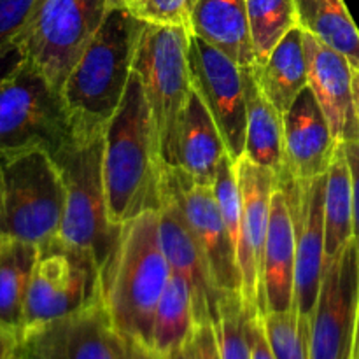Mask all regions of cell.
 Segmentation results:
<instances>
[{
    "mask_svg": "<svg viewBox=\"0 0 359 359\" xmlns=\"http://www.w3.org/2000/svg\"><path fill=\"white\" fill-rule=\"evenodd\" d=\"M189 34L219 49L241 67L256 63L245 0H195Z\"/></svg>",
    "mask_w": 359,
    "mask_h": 359,
    "instance_id": "d6986e66",
    "label": "cell"
},
{
    "mask_svg": "<svg viewBox=\"0 0 359 359\" xmlns=\"http://www.w3.org/2000/svg\"><path fill=\"white\" fill-rule=\"evenodd\" d=\"M359 309V252L354 241L328 263L312 314V359H354Z\"/></svg>",
    "mask_w": 359,
    "mask_h": 359,
    "instance_id": "8fae6325",
    "label": "cell"
},
{
    "mask_svg": "<svg viewBox=\"0 0 359 359\" xmlns=\"http://www.w3.org/2000/svg\"><path fill=\"white\" fill-rule=\"evenodd\" d=\"M144 27L146 23L133 16L121 0H112L93 41L67 77L63 100L83 139L104 133L118 111Z\"/></svg>",
    "mask_w": 359,
    "mask_h": 359,
    "instance_id": "3957f363",
    "label": "cell"
},
{
    "mask_svg": "<svg viewBox=\"0 0 359 359\" xmlns=\"http://www.w3.org/2000/svg\"><path fill=\"white\" fill-rule=\"evenodd\" d=\"M188 62L191 86L202 98L233 161L245 153L244 72L237 62L189 34Z\"/></svg>",
    "mask_w": 359,
    "mask_h": 359,
    "instance_id": "30bf717a",
    "label": "cell"
},
{
    "mask_svg": "<svg viewBox=\"0 0 359 359\" xmlns=\"http://www.w3.org/2000/svg\"><path fill=\"white\" fill-rule=\"evenodd\" d=\"M21 359H125V339L116 332L104 302L21 333Z\"/></svg>",
    "mask_w": 359,
    "mask_h": 359,
    "instance_id": "7c38bea8",
    "label": "cell"
},
{
    "mask_svg": "<svg viewBox=\"0 0 359 359\" xmlns=\"http://www.w3.org/2000/svg\"><path fill=\"white\" fill-rule=\"evenodd\" d=\"M125 359H158L156 354L140 344L125 340Z\"/></svg>",
    "mask_w": 359,
    "mask_h": 359,
    "instance_id": "74e56055",
    "label": "cell"
},
{
    "mask_svg": "<svg viewBox=\"0 0 359 359\" xmlns=\"http://www.w3.org/2000/svg\"><path fill=\"white\" fill-rule=\"evenodd\" d=\"M294 262L297 228L286 189L277 182L272 195V210L258 280V312H286L294 300Z\"/></svg>",
    "mask_w": 359,
    "mask_h": 359,
    "instance_id": "e0dca14e",
    "label": "cell"
},
{
    "mask_svg": "<svg viewBox=\"0 0 359 359\" xmlns=\"http://www.w3.org/2000/svg\"><path fill=\"white\" fill-rule=\"evenodd\" d=\"M339 146L321 105L305 88L284 112V175L300 184L326 175Z\"/></svg>",
    "mask_w": 359,
    "mask_h": 359,
    "instance_id": "2e32d148",
    "label": "cell"
},
{
    "mask_svg": "<svg viewBox=\"0 0 359 359\" xmlns=\"http://www.w3.org/2000/svg\"><path fill=\"white\" fill-rule=\"evenodd\" d=\"M163 184L177 200L221 293H242L244 280L237 249L221 217L212 186L196 184L184 172L172 167H165Z\"/></svg>",
    "mask_w": 359,
    "mask_h": 359,
    "instance_id": "4fadbf2b",
    "label": "cell"
},
{
    "mask_svg": "<svg viewBox=\"0 0 359 359\" xmlns=\"http://www.w3.org/2000/svg\"><path fill=\"white\" fill-rule=\"evenodd\" d=\"M170 276L160 237V210H147L123 224L102 273L104 305L123 339L151 349L154 316Z\"/></svg>",
    "mask_w": 359,
    "mask_h": 359,
    "instance_id": "7a4b0ae2",
    "label": "cell"
},
{
    "mask_svg": "<svg viewBox=\"0 0 359 359\" xmlns=\"http://www.w3.org/2000/svg\"><path fill=\"white\" fill-rule=\"evenodd\" d=\"M9 359H21V356H20V354H18V351H14V353L9 356Z\"/></svg>",
    "mask_w": 359,
    "mask_h": 359,
    "instance_id": "7bdbcfd3",
    "label": "cell"
},
{
    "mask_svg": "<svg viewBox=\"0 0 359 359\" xmlns=\"http://www.w3.org/2000/svg\"><path fill=\"white\" fill-rule=\"evenodd\" d=\"M123 6L140 21L161 27H182L189 30L195 0H121Z\"/></svg>",
    "mask_w": 359,
    "mask_h": 359,
    "instance_id": "1f68e13d",
    "label": "cell"
},
{
    "mask_svg": "<svg viewBox=\"0 0 359 359\" xmlns=\"http://www.w3.org/2000/svg\"><path fill=\"white\" fill-rule=\"evenodd\" d=\"M188 46V28L146 23L133 58V72L142 83L161 160L172 168L177 167L179 130L193 91Z\"/></svg>",
    "mask_w": 359,
    "mask_h": 359,
    "instance_id": "5b68a950",
    "label": "cell"
},
{
    "mask_svg": "<svg viewBox=\"0 0 359 359\" xmlns=\"http://www.w3.org/2000/svg\"><path fill=\"white\" fill-rule=\"evenodd\" d=\"M248 339L251 347V359H276L263 325V316L251 304L248 311Z\"/></svg>",
    "mask_w": 359,
    "mask_h": 359,
    "instance_id": "836d02e7",
    "label": "cell"
},
{
    "mask_svg": "<svg viewBox=\"0 0 359 359\" xmlns=\"http://www.w3.org/2000/svg\"><path fill=\"white\" fill-rule=\"evenodd\" d=\"M212 188L221 210V217H223L228 233H230L235 249H237L238 263H241L242 270V280H244L242 297H244L248 304L258 309V276H256L255 263H252L248 241H245L244 209H242V196L241 188H238L235 161L228 154L221 161Z\"/></svg>",
    "mask_w": 359,
    "mask_h": 359,
    "instance_id": "4316f807",
    "label": "cell"
},
{
    "mask_svg": "<svg viewBox=\"0 0 359 359\" xmlns=\"http://www.w3.org/2000/svg\"><path fill=\"white\" fill-rule=\"evenodd\" d=\"M111 4L112 0H46L16 41L27 62L62 91Z\"/></svg>",
    "mask_w": 359,
    "mask_h": 359,
    "instance_id": "9c48e42d",
    "label": "cell"
},
{
    "mask_svg": "<svg viewBox=\"0 0 359 359\" xmlns=\"http://www.w3.org/2000/svg\"><path fill=\"white\" fill-rule=\"evenodd\" d=\"M263 325L276 359H312V318L291 309L269 312Z\"/></svg>",
    "mask_w": 359,
    "mask_h": 359,
    "instance_id": "f546056e",
    "label": "cell"
},
{
    "mask_svg": "<svg viewBox=\"0 0 359 359\" xmlns=\"http://www.w3.org/2000/svg\"><path fill=\"white\" fill-rule=\"evenodd\" d=\"M160 237L172 273L182 277L191 291L195 323H212L217 316L221 290L214 283L205 255L196 242L177 200L165 184L160 207Z\"/></svg>",
    "mask_w": 359,
    "mask_h": 359,
    "instance_id": "9a60e30c",
    "label": "cell"
},
{
    "mask_svg": "<svg viewBox=\"0 0 359 359\" xmlns=\"http://www.w3.org/2000/svg\"><path fill=\"white\" fill-rule=\"evenodd\" d=\"M189 340H191L195 359H221L216 332H214V326L210 321L195 323Z\"/></svg>",
    "mask_w": 359,
    "mask_h": 359,
    "instance_id": "e575fe53",
    "label": "cell"
},
{
    "mask_svg": "<svg viewBox=\"0 0 359 359\" xmlns=\"http://www.w3.org/2000/svg\"><path fill=\"white\" fill-rule=\"evenodd\" d=\"M158 359H195L193 356V349H191V340H186V342L179 344L177 347L170 349L168 353L165 354H156Z\"/></svg>",
    "mask_w": 359,
    "mask_h": 359,
    "instance_id": "ab89813d",
    "label": "cell"
},
{
    "mask_svg": "<svg viewBox=\"0 0 359 359\" xmlns=\"http://www.w3.org/2000/svg\"><path fill=\"white\" fill-rule=\"evenodd\" d=\"M346 151L347 165L351 174V188H353V209H354V244L359 252V140L342 144Z\"/></svg>",
    "mask_w": 359,
    "mask_h": 359,
    "instance_id": "d590c367",
    "label": "cell"
},
{
    "mask_svg": "<svg viewBox=\"0 0 359 359\" xmlns=\"http://www.w3.org/2000/svg\"><path fill=\"white\" fill-rule=\"evenodd\" d=\"M27 60L23 48L18 42H11L0 48V83L6 81L13 72H16Z\"/></svg>",
    "mask_w": 359,
    "mask_h": 359,
    "instance_id": "8d00e7d4",
    "label": "cell"
},
{
    "mask_svg": "<svg viewBox=\"0 0 359 359\" xmlns=\"http://www.w3.org/2000/svg\"><path fill=\"white\" fill-rule=\"evenodd\" d=\"M297 25L359 70V28L344 0H294Z\"/></svg>",
    "mask_w": 359,
    "mask_h": 359,
    "instance_id": "d4e9b609",
    "label": "cell"
},
{
    "mask_svg": "<svg viewBox=\"0 0 359 359\" xmlns=\"http://www.w3.org/2000/svg\"><path fill=\"white\" fill-rule=\"evenodd\" d=\"M46 0H0V48L27 30Z\"/></svg>",
    "mask_w": 359,
    "mask_h": 359,
    "instance_id": "d6a6232c",
    "label": "cell"
},
{
    "mask_svg": "<svg viewBox=\"0 0 359 359\" xmlns=\"http://www.w3.org/2000/svg\"><path fill=\"white\" fill-rule=\"evenodd\" d=\"M354 359H359V309H358V328H356V342H354Z\"/></svg>",
    "mask_w": 359,
    "mask_h": 359,
    "instance_id": "b9f144b4",
    "label": "cell"
},
{
    "mask_svg": "<svg viewBox=\"0 0 359 359\" xmlns=\"http://www.w3.org/2000/svg\"><path fill=\"white\" fill-rule=\"evenodd\" d=\"M309 62V88L321 105L333 137L339 144L359 140V121L354 109V69L346 56L321 44L304 32Z\"/></svg>",
    "mask_w": 359,
    "mask_h": 359,
    "instance_id": "ac0fdd59",
    "label": "cell"
},
{
    "mask_svg": "<svg viewBox=\"0 0 359 359\" xmlns=\"http://www.w3.org/2000/svg\"><path fill=\"white\" fill-rule=\"evenodd\" d=\"M104 182L112 223L123 226L147 210H160L165 163L139 76L104 130Z\"/></svg>",
    "mask_w": 359,
    "mask_h": 359,
    "instance_id": "6da1fadb",
    "label": "cell"
},
{
    "mask_svg": "<svg viewBox=\"0 0 359 359\" xmlns=\"http://www.w3.org/2000/svg\"><path fill=\"white\" fill-rule=\"evenodd\" d=\"M18 337L7 330L0 328V359H7L16 351Z\"/></svg>",
    "mask_w": 359,
    "mask_h": 359,
    "instance_id": "f35d334b",
    "label": "cell"
},
{
    "mask_svg": "<svg viewBox=\"0 0 359 359\" xmlns=\"http://www.w3.org/2000/svg\"><path fill=\"white\" fill-rule=\"evenodd\" d=\"M102 302L104 277L90 249L77 248L60 237L39 245L25 304L23 332Z\"/></svg>",
    "mask_w": 359,
    "mask_h": 359,
    "instance_id": "ba28073f",
    "label": "cell"
},
{
    "mask_svg": "<svg viewBox=\"0 0 359 359\" xmlns=\"http://www.w3.org/2000/svg\"><path fill=\"white\" fill-rule=\"evenodd\" d=\"M245 90V153L252 163L272 170L277 177L286 174L284 156V114L265 97L252 67H242Z\"/></svg>",
    "mask_w": 359,
    "mask_h": 359,
    "instance_id": "44dd1931",
    "label": "cell"
},
{
    "mask_svg": "<svg viewBox=\"0 0 359 359\" xmlns=\"http://www.w3.org/2000/svg\"><path fill=\"white\" fill-rule=\"evenodd\" d=\"M252 72L265 97L284 114L298 95L309 88L304 30L298 25L291 28L262 63L252 65Z\"/></svg>",
    "mask_w": 359,
    "mask_h": 359,
    "instance_id": "7402d4cb",
    "label": "cell"
},
{
    "mask_svg": "<svg viewBox=\"0 0 359 359\" xmlns=\"http://www.w3.org/2000/svg\"><path fill=\"white\" fill-rule=\"evenodd\" d=\"M249 304L242 293H221L212 321L221 359H251L248 339Z\"/></svg>",
    "mask_w": 359,
    "mask_h": 359,
    "instance_id": "4dcf8cb0",
    "label": "cell"
},
{
    "mask_svg": "<svg viewBox=\"0 0 359 359\" xmlns=\"http://www.w3.org/2000/svg\"><path fill=\"white\" fill-rule=\"evenodd\" d=\"M193 325L191 291L182 277L172 273L154 316L151 351L154 354H165L186 342L191 335Z\"/></svg>",
    "mask_w": 359,
    "mask_h": 359,
    "instance_id": "83f0119b",
    "label": "cell"
},
{
    "mask_svg": "<svg viewBox=\"0 0 359 359\" xmlns=\"http://www.w3.org/2000/svg\"><path fill=\"white\" fill-rule=\"evenodd\" d=\"M37 255L39 245L16 238H4L0 248V328L14 333L18 340Z\"/></svg>",
    "mask_w": 359,
    "mask_h": 359,
    "instance_id": "cb8c5ba5",
    "label": "cell"
},
{
    "mask_svg": "<svg viewBox=\"0 0 359 359\" xmlns=\"http://www.w3.org/2000/svg\"><path fill=\"white\" fill-rule=\"evenodd\" d=\"M353 91H354V109L359 121V70H354L353 74Z\"/></svg>",
    "mask_w": 359,
    "mask_h": 359,
    "instance_id": "60d3db41",
    "label": "cell"
},
{
    "mask_svg": "<svg viewBox=\"0 0 359 359\" xmlns=\"http://www.w3.org/2000/svg\"><path fill=\"white\" fill-rule=\"evenodd\" d=\"M2 242H4V235H2V230H0V248H2Z\"/></svg>",
    "mask_w": 359,
    "mask_h": 359,
    "instance_id": "ee69618b",
    "label": "cell"
},
{
    "mask_svg": "<svg viewBox=\"0 0 359 359\" xmlns=\"http://www.w3.org/2000/svg\"><path fill=\"white\" fill-rule=\"evenodd\" d=\"M354 241V209L346 151L340 144L326 172L325 255L326 265L339 258Z\"/></svg>",
    "mask_w": 359,
    "mask_h": 359,
    "instance_id": "484cf974",
    "label": "cell"
},
{
    "mask_svg": "<svg viewBox=\"0 0 359 359\" xmlns=\"http://www.w3.org/2000/svg\"><path fill=\"white\" fill-rule=\"evenodd\" d=\"M77 139L62 91L37 67L25 60L0 83V154L39 147L58 160Z\"/></svg>",
    "mask_w": 359,
    "mask_h": 359,
    "instance_id": "8992f818",
    "label": "cell"
},
{
    "mask_svg": "<svg viewBox=\"0 0 359 359\" xmlns=\"http://www.w3.org/2000/svg\"><path fill=\"white\" fill-rule=\"evenodd\" d=\"M238 188L244 209V231L249 252L255 263L256 276L259 280L263 252H265L266 233L272 210V195L277 186V175L262 165L252 163L248 158L235 161Z\"/></svg>",
    "mask_w": 359,
    "mask_h": 359,
    "instance_id": "603a6c76",
    "label": "cell"
},
{
    "mask_svg": "<svg viewBox=\"0 0 359 359\" xmlns=\"http://www.w3.org/2000/svg\"><path fill=\"white\" fill-rule=\"evenodd\" d=\"M286 189L297 228L293 309L312 318L326 269L325 255V189L326 175L307 184L294 182L290 175L277 177Z\"/></svg>",
    "mask_w": 359,
    "mask_h": 359,
    "instance_id": "5bb4252c",
    "label": "cell"
},
{
    "mask_svg": "<svg viewBox=\"0 0 359 359\" xmlns=\"http://www.w3.org/2000/svg\"><path fill=\"white\" fill-rule=\"evenodd\" d=\"M7 359H9V358H7Z\"/></svg>",
    "mask_w": 359,
    "mask_h": 359,
    "instance_id": "f6af8a7d",
    "label": "cell"
},
{
    "mask_svg": "<svg viewBox=\"0 0 359 359\" xmlns=\"http://www.w3.org/2000/svg\"><path fill=\"white\" fill-rule=\"evenodd\" d=\"M226 154L216 121L193 90L179 130L175 168L184 172L196 184L214 186L219 165Z\"/></svg>",
    "mask_w": 359,
    "mask_h": 359,
    "instance_id": "ffe728a7",
    "label": "cell"
},
{
    "mask_svg": "<svg viewBox=\"0 0 359 359\" xmlns=\"http://www.w3.org/2000/svg\"><path fill=\"white\" fill-rule=\"evenodd\" d=\"M104 133L79 137L56 160L65 181V210L58 237L90 249L102 273L118 245L121 226L112 223L104 182Z\"/></svg>",
    "mask_w": 359,
    "mask_h": 359,
    "instance_id": "52a82bcc",
    "label": "cell"
},
{
    "mask_svg": "<svg viewBox=\"0 0 359 359\" xmlns=\"http://www.w3.org/2000/svg\"><path fill=\"white\" fill-rule=\"evenodd\" d=\"M256 63L270 55L280 39L297 27L294 0H245Z\"/></svg>",
    "mask_w": 359,
    "mask_h": 359,
    "instance_id": "f1b7e54d",
    "label": "cell"
},
{
    "mask_svg": "<svg viewBox=\"0 0 359 359\" xmlns=\"http://www.w3.org/2000/svg\"><path fill=\"white\" fill-rule=\"evenodd\" d=\"M65 210V181L44 149L0 154V230L4 238L42 245L58 237Z\"/></svg>",
    "mask_w": 359,
    "mask_h": 359,
    "instance_id": "277c9868",
    "label": "cell"
}]
</instances>
